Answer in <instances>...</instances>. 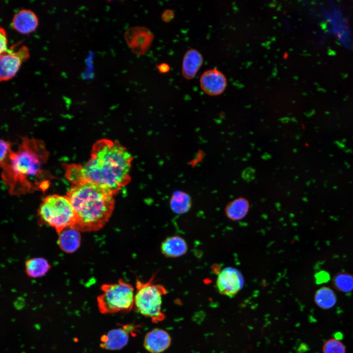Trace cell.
I'll return each instance as SVG.
<instances>
[{
	"instance_id": "6da1fadb",
	"label": "cell",
	"mask_w": 353,
	"mask_h": 353,
	"mask_svg": "<svg viewBox=\"0 0 353 353\" xmlns=\"http://www.w3.org/2000/svg\"><path fill=\"white\" fill-rule=\"evenodd\" d=\"M133 159L119 142L101 139L93 145L86 163L65 165L66 176L71 184L91 182L114 196L131 181Z\"/></svg>"
},
{
	"instance_id": "7a4b0ae2",
	"label": "cell",
	"mask_w": 353,
	"mask_h": 353,
	"mask_svg": "<svg viewBox=\"0 0 353 353\" xmlns=\"http://www.w3.org/2000/svg\"><path fill=\"white\" fill-rule=\"evenodd\" d=\"M49 155L43 141L22 137L17 150L1 168V178L9 194L18 196L35 191H45L52 178L46 168Z\"/></svg>"
},
{
	"instance_id": "3957f363",
	"label": "cell",
	"mask_w": 353,
	"mask_h": 353,
	"mask_svg": "<svg viewBox=\"0 0 353 353\" xmlns=\"http://www.w3.org/2000/svg\"><path fill=\"white\" fill-rule=\"evenodd\" d=\"M74 209L76 223L72 227L79 231H95L105 225L115 205L114 196L94 183L72 184L67 192Z\"/></svg>"
},
{
	"instance_id": "277c9868",
	"label": "cell",
	"mask_w": 353,
	"mask_h": 353,
	"mask_svg": "<svg viewBox=\"0 0 353 353\" xmlns=\"http://www.w3.org/2000/svg\"><path fill=\"white\" fill-rule=\"evenodd\" d=\"M154 277L153 274L146 282L136 279L134 305L140 314L157 323L165 319L162 303V297L167 293V290L163 285L153 282Z\"/></svg>"
},
{
	"instance_id": "5b68a950",
	"label": "cell",
	"mask_w": 353,
	"mask_h": 353,
	"mask_svg": "<svg viewBox=\"0 0 353 353\" xmlns=\"http://www.w3.org/2000/svg\"><path fill=\"white\" fill-rule=\"evenodd\" d=\"M38 214L41 221L54 228L58 233L76 223L74 209L66 196L52 194L43 198Z\"/></svg>"
},
{
	"instance_id": "8992f818",
	"label": "cell",
	"mask_w": 353,
	"mask_h": 353,
	"mask_svg": "<svg viewBox=\"0 0 353 353\" xmlns=\"http://www.w3.org/2000/svg\"><path fill=\"white\" fill-rule=\"evenodd\" d=\"M102 293L97 297L99 311L102 314L129 312L134 304V289L132 285L123 279L112 284L101 286Z\"/></svg>"
},
{
	"instance_id": "52a82bcc",
	"label": "cell",
	"mask_w": 353,
	"mask_h": 353,
	"mask_svg": "<svg viewBox=\"0 0 353 353\" xmlns=\"http://www.w3.org/2000/svg\"><path fill=\"white\" fill-rule=\"evenodd\" d=\"M30 56L28 48L13 45L5 52L0 54V82L13 78L18 72L23 62Z\"/></svg>"
},
{
	"instance_id": "ba28073f",
	"label": "cell",
	"mask_w": 353,
	"mask_h": 353,
	"mask_svg": "<svg viewBox=\"0 0 353 353\" xmlns=\"http://www.w3.org/2000/svg\"><path fill=\"white\" fill-rule=\"evenodd\" d=\"M243 285L244 278L242 274L231 267L223 269L216 279V287L219 292L229 298L235 296Z\"/></svg>"
},
{
	"instance_id": "9c48e42d",
	"label": "cell",
	"mask_w": 353,
	"mask_h": 353,
	"mask_svg": "<svg viewBox=\"0 0 353 353\" xmlns=\"http://www.w3.org/2000/svg\"><path fill=\"white\" fill-rule=\"evenodd\" d=\"M127 45L135 54H144L149 49L152 41L151 32L147 28L135 26L129 28L125 33Z\"/></svg>"
},
{
	"instance_id": "30bf717a",
	"label": "cell",
	"mask_w": 353,
	"mask_h": 353,
	"mask_svg": "<svg viewBox=\"0 0 353 353\" xmlns=\"http://www.w3.org/2000/svg\"><path fill=\"white\" fill-rule=\"evenodd\" d=\"M135 329L133 325H124L111 329L101 337L100 346L107 350H121L127 345L130 334L134 333Z\"/></svg>"
},
{
	"instance_id": "8fae6325",
	"label": "cell",
	"mask_w": 353,
	"mask_h": 353,
	"mask_svg": "<svg viewBox=\"0 0 353 353\" xmlns=\"http://www.w3.org/2000/svg\"><path fill=\"white\" fill-rule=\"evenodd\" d=\"M200 86L206 94L211 96L221 94L227 86L225 76L217 69H212L204 72L200 79Z\"/></svg>"
},
{
	"instance_id": "7c38bea8",
	"label": "cell",
	"mask_w": 353,
	"mask_h": 353,
	"mask_svg": "<svg viewBox=\"0 0 353 353\" xmlns=\"http://www.w3.org/2000/svg\"><path fill=\"white\" fill-rule=\"evenodd\" d=\"M171 337L166 330L155 328L145 335L143 345L150 353H161L170 346Z\"/></svg>"
},
{
	"instance_id": "4fadbf2b",
	"label": "cell",
	"mask_w": 353,
	"mask_h": 353,
	"mask_svg": "<svg viewBox=\"0 0 353 353\" xmlns=\"http://www.w3.org/2000/svg\"><path fill=\"white\" fill-rule=\"evenodd\" d=\"M12 25L17 31L23 34H29L36 30L39 25V20L32 10L23 9L14 15Z\"/></svg>"
},
{
	"instance_id": "5bb4252c",
	"label": "cell",
	"mask_w": 353,
	"mask_h": 353,
	"mask_svg": "<svg viewBox=\"0 0 353 353\" xmlns=\"http://www.w3.org/2000/svg\"><path fill=\"white\" fill-rule=\"evenodd\" d=\"M203 63V57L197 50L191 49L185 53L182 65L183 76L190 79L195 77Z\"/></svg>"
},
{
	"instance_id": "9a60e30c",
	"label": "cell",
	"mask_w": 353,
	"mask_h": 353,
	"mask_svg": "<svg viewBox=\"0 0 353 353\" xmlns=\"http://www.w3.org/2000/svg\"><path fill=\"white\" fill-rule=\"evenodd\" d=\"M188 250L186 241L181 237L175 235L166 238L161 243L162 253L167 257H178L185 254Z\"/></svg>"
},
{
	"instance_id": "2e32d148",
	"label": "cell",
	"mask_w": 353,
	"mask_h": 353,
	"mask_svg": "<svg viewBox=\"0 0 353 353\" xmlns=\"http://www.w3.org/2000/svg\"><path fill=\"white\" fill-rule=\"evenodd\" d=\"M58 243L60 248L65 252H75L80 244L79 231L72 227L65 228L59 233Z\"/></svg>"
},
{
	"instance_id": "e0dca14e",
	"label": "cell",
	"mask_w": 353,
	"mask_h": 353,
	"mask_svg": "<svg viewBox=\"0 0 353 353\" xmlns=\"http://www.w3.org/2000/svg\"><path fill=\"white\" fill-rule=\"evenodd\" d=\"M250 203L245 198L240 197L229 202L226 206L225 212L227 217L232 221L243 219L248 213Z\"/></svg>"
},
{
	"instance_id": "ac0fdd59",
	"label": "cell",
	"mask_w": 353,
	"mask_h": 353,
	"mask_svg": "<svg viewBox=\"0 0 353 353\" xmlns=\"http://www.w3.org/2000/svg\"><path fill=\"white\" fill-rule=\"evenodd\" d=\"M50 266L48 261L41 257L28 259L25 263V272L31 278H37L45 275L50 270Z\"/></svg>"
},
{
	"instance_id": "d6986e66",
	"label": "cell",
	"mask_w": 353,
	"mask_h": 353,
	"mask_svg": "<svg viewBox=\"0 0 353 353\" xmlns=\"http://www.w3.org/2000/svg\"><path fill=\"white\" fill-rule=\"evenodd\" d=\"M192 205L190 196L186 193L176 191L171 198L170 205L173 212L181 214L188 212Z\"/></svg>"
},
{
	"instance_id": "ffe728a7",
	"label": "cell",
	"mask_w": 353,
	"mask_h": 353,
	"mask_svg": "<svg viewBox=\"0 0 353 353\" xmlns=\"http://www.w3.org/2000/svg\"><path fill=\"white\" fill-rule=\"evenodd\" d=\"M314 301L320 308L328 309L335 305L337 298L334 292L330 287L324 286L315 292Z\"/></svg>"
},
{
	"instance_id": "44dd1931",
	"label": "cell",
	"mask_w": 353,
	"mask_h": 353,
	"mask_svg": "<svg viewBox=\"0 0 353 353\" xmlns=\"http://www.w3.org/2000/svg\"><path fill=\"white\" fill-rule=\"evenodd\" d=\"M332 285L334 289L343 293L353 291V275L346 272H340L333 277Z\"/></svg>"
},
{
	"instance_id": "7402d4cb",
	"label": "cell",
	"mask_w": 353,
	"mask_h": 353,
	"mask_svg": "<svg viewBox=\"0 0 353 353\" xmlns=\"http://www.w3.org/2000/svg\"><path fill=\"white\" fill-rule=\"evenodd\" d=\"M322 351L323 353H346V348L338 339L330 338L324 343Z\"/></svg>"
},
{
	"instance_id": "603a6c76",
	"label": "cell",
	"mask_w": 353,
	"mask_h": 353,
	"mask_svg": "<svg viewBox=\"0 0 353 353\" xmlns=\"http://www.w3.org/2000/svg\"><path fill=\"white\" fill-rule=\"evenodd\" d=\"M10 142L0 139V168H1L9 160L14 151Z\"/></svg>"
},
{
	"instance_id": "cb8c5ba5",
	"label": "cell",
	"mask_w": 353,
	"mask_h": 353,
	"mask_svg": "<svg viewBox=\"0 0 353 353\" xmlns=\"http://www.w3.org/2000/svg\"><path fill=\"white\" fill-rule=\"evenodd\" d=\"M8 48V38L5 30L0 25V54L6 51Z\"/></svg>"
},
{
	"instance_id": "d4e9b609",
	"label": "cell",
	"mask_w": 353,
	"mask_h": 353,
	"mask_svg": "<svg viewBox=\"0 0 353 353\" xmlns=\"http://www.w3.org/2000/svg\"><path fill=\"white\" fill-rule=\"evenodd\" d=\"M316 282L317 284H321L327 282L329 280V276L325 271H321L316 273L315 275Z\"/></svg>"
},
{
	"instance_id": "484cf974",
	"label": "cell",
	"mask_w": 353,
	"mask_h": 353,
	"mask_svg": "<svg viewBox=\"0 0 353 353\" xmlns=\"http://www.w3.org/2000/svg\"><path fill=\"white\" fill-rule=\"evenodd\" d=\"M159 71L161 73H166L169 70V66L166 64H161L158 66Z\"/></svg>"
},
{
	"instance_id": "4316f807",
	"label": "cell",
	"mask_w": 353,
	"mask_h": 353,
	"mask_svg": "<svg viewBox=\"0 0 353 353\" xmlns=\"http://www.w3.org/2000/svg\"><path fill=\"white\" fill-rule=\"evenodd\" d=\"M164 15L168 16V14H167V15H166V14H165V13H164ZM169 17H172V16H169Z\"/></svg>"
}]
</instances>
